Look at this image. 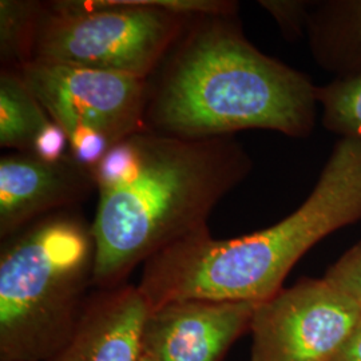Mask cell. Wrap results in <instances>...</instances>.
Segmentation results:
<instances>
[{
    "mask_svg": "<svg viewBox=\"0 0 361 361\" xmlns=\"http://www.w3.org/2000/svg\"><path fill=\"white\" fill-rule=\"evenodd\" d=\"M135 141L129 177L98 192L91 231L99 290L126 284L137 267L209 229L212 210L253 168L233 135L188 140L145 129Z\"/></svg>",
    "mask_w": 361,
    "mask_h": 361,
    "instance_id": "7a4b0ae2",
    "label": "cell"
},
{
    "mask_svg": "<svg viewBox=\"0 0 361 361\" xmlns=\"http://www.w3.org/2000/svg\"><path fill=\"white\" fill-rule=\"evenodd\" d=\"M19 71L66 135L89 128L114 145L145 130L147 79L44 61H31Z\"/></svg>",
    "mask_w": 361,
    "mask_h": 361,
    "instance_id": "52a82bcc",
    "label": "cell"
},
{
    "mask_svg": "<svg viewBox=\"0 0 361 361\" xmlns=\"http://www.w3.org/2000/svg\"><path fill=\"white\" fill-rule=\"evenodd\" d=\"M189 20L147 0L44 3L32 61L149 79Z\"/></svg>",
    "mask_w": 361,
    "mask_h": 361,
    "instance_id": "5b68a950",
    "label": "cell"
},
{
    "mask_svg": "<svg viewBox=\"0 0 361 361\" xmlns=\"http://www.w3.org/2000/svg\"><path fill=\"white\" fill-rule=\"evenodd\" d=\"M316 98L323 107L324 128L340 140L361 143V73L317 87Z\"/></svg>",
    "mask_w": 361,
    "mask_h": 361,
    "instance_id": "5bb4252c",
    "label": "cell"
},
{
    "mask_svg": "<svg viewBox=\"0 0 361 361\" xmlns=\"http://www.w3.org/2000/svg\"><path fill=\"white\" fill-rule=\"evenodd\" d=\"M149 305L137 285L91 293L71 341L49 361H138Z\"/></svg>",
    "mask_w": 361,
    "mask_h": 361,
    "instance_id": "30bf717a",
    "label": "cell"
},
{
    "mask_svg": "<svg viewBox=\"0 0 361 361\" xmlns=\"http://www.w3.org/2000/svg\"><path fill=\"white\" fill-rule=\"evenodd\" d=\"M44 3L0 0L1 68L20 70L34 59V49Z\"/></svg>",
    "mask_w": 361,
    "mask_h": 361,
    "instance_id": "4fadbf2b",
    "label": "cell"
},
{
    "mask_svg": "<svg viewBox=\"0 0 361 361\" xmlns=\"http://www.w3.org/2000/svg\"><path fill=\"white\" fill-rule=\"evenodd\" d=\"M257 304L189 300L149 310L141 356L149 361H222L250 329Z\"/></svg>",
    "mask_w": 361,
    "mask_h": 361,
    "instance_id": "ba28073f",
    "label": "cell"
},
{
    "mask_svg": "<svg viewBox=\"0 0 361 361\" xmlns=\"http://www.w3.org/2000/svg\"><path fill=\"white\" fill-rule=\"evenodd\" d=\"M95 241L77 207L1 240L0 361H49L71 341L94 288Z\"/></svg>",
    "mask_w": 361,
    "mask_h": 361,
    "instance_id": "277c9868",
    "label": "cell"
},
{
    "mask_svg": "<svg viewBox=\"0 0 361 361\" xmlns=\"http://www.w3.org/2000/svg\"><path fill=\"white\" fill-rule=\"evenodd\" d=\"M51 118L27 86L19 70L0 73V146L31 153L39 131Z\"/></svg>",
    "mask_w": 361,
    "mask_h": 361,
    "instance_id": "7c38bea8",
    "label": "cell"
},
{
    "mask_svg": "<svg viewBox=\"0 0 361 361\" xmlns=\"http://www.w3.org/2000/svg\"><path fill=\"white\" fill-rule=\"evenodd\" d=\"M361 221V143L338 140L312 193L271 228L217 240L210 231L169 246L143 265L137 285L149 310L204 300L255 302L274 296L289 271L326 235Z\"/></svg>",
    "mask_w": 361,
    "mask_h": 361,
    "instance_id": "3957f363",
    "label": "cell"
},
{
    "mask_svg": "<svg viewBox=\"0 0 361 361\" xmlns=\"http://www.w3.org/2000/svg\"><path fill=\"white\" fill-rule=\"evenodd\" d=\"M361 324V308L325 279H302L258 302L250 361H335Z\"/></svg>",
    "mask_w": 361,
    "mask_h": 361,
    "instance_id": "8992f818",
    "label": "cell"
},
{
    "mask_svg": "<svg viewBox=\"0 0 361 361\" xmlns=\"http://www.w3.org/2000/svg\"><path fill=\"white\" fill-rule=\"evenodd\" d=\"M70 153L78 164L91 171L101 162L113 146L102 133L89 128H79L67 135Z\"/></svg>",
    "mask_w": 361,
    "mask_h": 361,
    "instance_id": "e0dca14e",
    "label": "cell"
},
{
    "mask_svg": "<svg viewBox=\"0 0 361 361\" xmlns=\"http://www.w3.org/2000/svg\"><path fill=\"white\" fill-rule=\"evenodd\" d=\"M324 279L350 297L361 308V243L338 258Z\"/></svg>",
    "mask_w": 361,
    "mask_h": 361,
    "instance_id": "9a60e30c",
    "label": "cell"
},
{
    "mask_svg": "<svg viewBox=\"0 0 361 361\" xmlns=\"http://www.w3.org/2000/svg\"><path fill=\"white\" fill-rule=\"evenodd\" d=\"M66 145H68V140L65 130L51 119L39 131L31 153L44 161L54 162L65 157Z\"/></svg>",
    "mask_w": 361,
    "mask_h": 361,
    "instance_id": "ac0fdd59",
    "label": "cell"
},
{
    "mask_svg": "<svg viewBox=\"0 0 361 361\" xmlns=\"http://www.w3.org/2000/svg\"><path fill=\"white\" fill-rule=\"evenodd\" d=\"M305 34L316 63L337 78L361 73V0L310 1Z\"/></svg>",
    "mask_w": 361,
    "mask_h": 361,
    "instance_id": "8fae6325",
    "label": "cell"
},
{
    "mask_svg": "<svg viewBox=\"0 0 361 361\" xmlns=\"http://www.w3.org/2000/svg\"><path fill=\"white\" fill-rule=\"evenodd\" d=\"M97 183L90 169L70 154L49 162L34 153L13 152L0 159V237L59 210L77 207Z\"/></svg>",
    "mask_w": 361,
    "mask_h": 361,
    "instance_id": "9c48e42d",
    "label": "cell"
},
{
    "mask_svg": "<svg viewBox=\"0 0 361 361\" xmlns=\"http://www.w3.org/2000/svg\"><path fill=\"white\" fill-rule=\"evenodd\" d=\"M316 90L308 75L255 47L237 15L193 16L147 79L145 129L188 140L246 129L304 138Z\"/></svg>",
    "mask_w": 361,
    "mask_h": 361,
    "instance_id": "6da1fadb",
    "label": "cell"
},
{
    "mask_svg": "<svg viewBox=\"0 0 361 361\" xmlns=\"http://www.w3.org/2000/svg\"><path fill=\"white\" fill-rule=\"evenodd\" d=\"M138 361H149V360H147V359H146V357H143V356H141V355H140V359H138Z\"/></svg>",
    "mask_w": 361,
    "mask_h": 361,
    "instance_id": "ffe728a7",
    "label": "cell"
},
{
    "mask_svg": "<svg viewBox=\"0 0 361 361\" xmlns=\"http://www.w3.org/2000/svg\"><path fill=\"white\" fill-rule=\"evenodd\" d=\"M335 361H361V324Z\"/></svg>",
    "mask_w": 361,
    "mask_h": 361,
    "instance_id": "d6986e66",
    "label": "cell"
},
{
    "mask_svg": "<svg viewBox=\"0 0 361 361\" xmlns=\"http://www.w3.org/2000/svg\"><path fill=\"white\" fill-rule=\"evenodd\" d=\"M261 7L271 13L286 39L300 38L305 32L310 1L262 0Z\"/></svg>",
    "mask_w": 361,
    "mask_h": 361,
    "instance_id": "2e32d148",
    "label": "cell"
}]
</instances>
